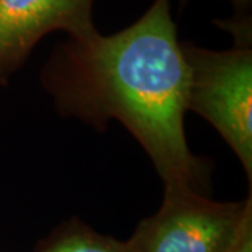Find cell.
<instances>
[{
  "instance_id": "6da1fadb",
  "label": "cell",
  "mask_w": 252,
  "mask_h": 252,
  "mask_svg": "<svg viewBox=\"0 0 252 252\" xmlns=\"http://www.w3.org/2000/svg\"><path fill=\"white\" fill-rule=\"evenodd\" d=\"M56 111L104 129L117 119L153 161L164 190L210 188V164L190 152L184 117L188 66L170 0H154L132 26L69 38L41 73Z\"/></svg>"
},
{
  "instance_id": "7a4b0ae2",
  "label": "cell",
  "mask_w": 252,
  "mask_h": 252,
  "mask_svg": "<svg viewBox=\"0 0 252 252\" xmlns=\"http://www.w3.org/2000/svg\"><path fill=\"white\" fill-rule=\"evenodd\" d=\"M181 49L188 66L187 111L206 119L220 133L238 157L251 184V45L212 51L184 42Z\"/></svg>"
},
{
  "instance_id": "3957f363",
  "label": "cell",
  "mask_w": 252,
  "mask_h": 252,
  "mask_svg": "<svg viewBox=\"0 0 252 252\" xmlns=\"http://www.w3.org/2000/svg\"><path fill=\"white\" fill-rule=\"evenodd\" d=\"M251 207V193L243 202H217L193 190H164L161 207L127 241L133 252H223Z\"/></svg>"
},
{
  "instance_id": "277c9868",
  "label": "cell",
  "mask_w": 252,
  "mask_h": 252,
  "mask_svg": "<svg viewBox=\"0 0 252 252\" xmlns=\"http://www.w3.org/2000/svg\"><path fill=\"white\" fill-rule=\"evenodd\" d=\"M94 0H0V86L24 64L46 34L62 30L69 38L95 32Z\"/></svg>"
},
{
  "instance_id": "5b68a950",
  "label": "cell",
  "mask_w": 252,
  "mask_h": 252,
  "mask_svg": "<svg viewBox=\"0 0 252 252\" xmlns=\"http://www.w3.org/2000/svg\"><path fill=\"white\" fill-rule=\"evenodd\" d=\"M34 252H133V248L129 241L101 234L74 217L55 228Z\"/></svg>"
},
{
  "instance_id": "8992f818",
  "label": "cell",
  "mask_w": 252,
  "mask_h": 252,
  "mask_svg": "<svg viewBox=\"0 0 252 252\" xmlns=\"http://www.w3.org/2000/svg\"><path fill=\"white\" fill-rule=\"evenodd\" d=\"M223 252H252V207L247 212L234 240Z\"/></svg>"
},
{
  "instance_id": "52a82bcc",
  "label": "cell",
  "mask_w": 252,
  "mask_h": 252,
  "mask_svg": "<svg viewBox=\"0 0 252 252\" xmlns=\"http://www.w3.org/2000/svg\"><path fill=\"white\" fill-rule=\"evenodd\" d=\"M237 10V20H251L247 17V10L250 9V3L251 0H230Z\"/></svg>"
},
{
  "instance_id": "ba28073f",
  "label": "cell",
  "mask_w": 252,
  "mask_h": 252,
  "mask_svg": "<svg viewBox=\"0 0 252 252\" xmlns=\"http://www.w3.org/2000/svg\"><path fill=\"white\" fill-rule=\"evenodd\" d=\"M185 1H187V0H182V3H185Z\"/></svg>"
}]
</instances>
